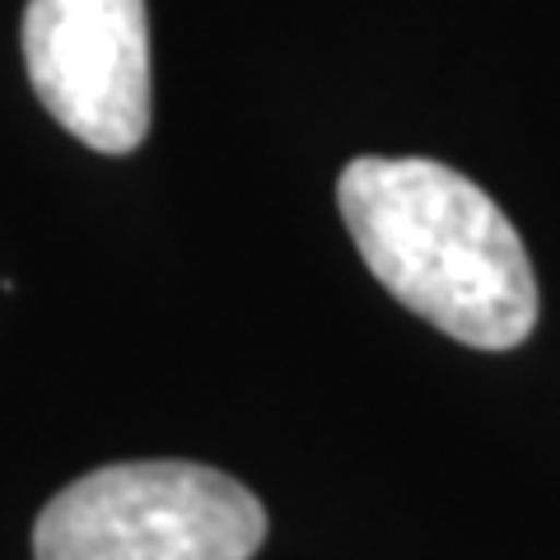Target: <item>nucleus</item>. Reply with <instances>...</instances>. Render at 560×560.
<instances>
[{
    "mask_svg": "<svg viewBox=\"0 0 560 560\" xmlns=\"http://www.w3.org/2000/svg\"><path fill=\"white\" fill-rule=\"evenodd\" d=\"M267 510L243 481L201 463L98 467L47 500L38 560H253Z\"/></svg>",
    "mask_w": 560,
    "mask_h": 560,
    "instance_id": "nucleus-2",
    "label": "nucleus"
},
{
    "mask_svg": "<svg viewBox=\"0 0 560 560\" xmlns=\"http://www.w3.org/2000/svg\"><path fill=\"white\" fill-rule=\"evenodd\" d=\"M24 66L43 108L90 150L131 154L145 140V0H28Z\"/></svg>",
    "mask_w": 560,
    "mask_h": 560,
    "instance_id": "nucleus-3",
    "label": "nucleus"
},
{
    "mask_svg": "<svg viewBox=\"0 0 560 560\" xmlns=\"http://www.w3.org/2000/svg\"><path fill=\"white\" fill-rule=\"evenodd\" d=\"M341 220L397 304L477 350L537 327V276L510 215L440 160L360 154L337 183Z\"/></svg>",
    "mask_w": 560,
    "mask_h": 560,
    "instance_id": "nucleus-1",
    "label": "nucleus"
}]
</instances>
